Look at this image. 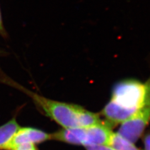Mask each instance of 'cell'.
<instances>
[{
	"label": "cell",
	"mask_w": 150,
	"mask_h": 150,
	"mask_svg": "<svg viewBox=\"0 0 150 150\" xmlns=\"http://www.w3.org/2000/svg\"><path fill=\"white\" fill-rule=\"evenodd\" d=\"M111 128L104 121L101 123L85 127L62 128L50 134L51 139L88 146L108 145L112 133Z\"/></svg>",
	"instance_id": "obj_3"
},
{
	"label": "cell",
	"mask_w": 150,
	"mask_h": 150,
	"mask_svg": "<svg viewBox=\"0 0 150 150\" xmlns=\"http://www.w3.org/2000/svg\"><path fill=\"white\" fill-rule=\"evenodd\" d=\"M144 91V83L134 79L116 84L110 101L101 112L105 121L112 127L129 119L142 105Z\"/></svg>",
	"instance_id": "obj_2"
},
{
	"label": "cell",
	"mask_w": 150,
	"mask_h": 150,
	"mask_svg": "<svg viewBox=\"0 0 150 150\" xmlns=\"http://www.w3.org/2000/svg\"><path fill=\"white\" fill-rule=\"evenodd\" d=\"M51 139L50 134L32 127H20L9 145L8 150L25 144H36Z\"/></svg>",
	"instance_id": "obj_5"
},
{
	"label": "cell",
	"mask_w": 150,
	"mask_h": 150,
	"mask_svg": "<svg viewBox=\"0 0 150 150\" xmlns=\"http://www.w3.org/2000/svg\"><path fill=\"white\" fill-rule=\"evenodd\" d=\"M143 143H144V150H150V133L146 134L144 136L143 139Z\"/></svg>",
	"instance_id": "obj_10"
},
{
	"label": "cell",
	"mask_w": 150,
	"mask_h": 150,
	"mask_svg": "<svg viewBox=\"0 0 150 150\" xmlns=\"http://www.w3.org/2000/svg\"><path fill=\"white\" fill-rule=\"evenodd\" d=\"M108 146L115 150H141L129 140L121 137L118 133L112 132Z\"/></svg>",
	"instance_id": "obj_7"
},
{
	"label": "cell",
	"mask_w": 150,
	"mask_h": 150,
	"mask_svg": "<svg viewBox=\"0 0 150 150\" xmlns=\"http://www.w3.org/2000/svg\"><path fill=\"white\" fill-rule=\"evenodd\" d=\"M8 84L26 94L46 116L63 128L85 127L104 121L101 120L99 115L81 106L49 99L11 81H9Z\"/></svg>",
	"instance_id": "obj_1"
},
{
	"label": "cell",
	"mask_w": 150,
	"mask_h": 150,
	"mask_svg": "<svg viewBox=\"0 0 150 150\" xmlns=\"http://www.w3.org/2000/svg\"><path fill=\"white\" fill-rule=\"evenodd\" d=\"M11 150H38L35 144H25L19 145L16 147H14Z\"/></svg>",
	"instance_id": "obj_8"
},
{
	"label": "cell",
	"mask_w": 150,
	"mask_h": 150,
	"mask_svg": "<svg viewBox=\"0 0 150 150\" xmlns=\"http://www.w3.org/2000/svg\"><path fill=\"white\" fill-rule=\"evenodd\" d=\"M0 35L3 36H6V31H5V30H4V26H3L1 9H0Z\"/></svg>",
	"instance_id": "obj_11"
},
{
	"label": "cell",
	"mask_w": 150,
	"mask_h": 150,
	"mask_svg": "<svg viewBox=\"0 0 150 150\" xmlns=\"http://www.w3.org/2000/svg\"><path fill=\"white\" fill-rule=\"evenodd\" d=\"M145 91L142 105L129 119L121 124L118 133L131 143L137 142L150 122V76L144 83Z\"/></svg>",
	"instance_id": "obj_4"
},
{
	"label": "cell",
	"mask_w": 150,
	"mask_h": 150,
	"mask_svg": "<svg viewBox=\"0 0 150 150\" xmlns=\"http://www.w3.org/2000/svg\"><path fill=\"white\" fill-rule=\"evenodd\" d=\"M86 150H115L108 145H96L86 147Z\"/></svg>",
	"instance_id": "obj_9"
},
{
	"label": "cell",
	"mask_w": 150,
	"mask_h": 150,
	"mask_svg": "<svg viewBox=\"0 0 150 150\" xmlns=\"http://www.w3.org/2000/svg\"><path fill=\"white\" fill-rule=\"evenodd\" d=\"M20 127L15 117L0 126V150H8L9 143Z\"/></svg>",
	"instance_id": "obj_6"
}]
</instances>
